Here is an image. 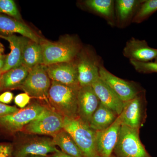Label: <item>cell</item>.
<instances>
[{
  "label": "cell",
  "instance_id": "cell-15",
  "mask_svg": "<svg viewBox=\"0 0 157 157\" xmlns=\"http://www.w3.org/2000/svg\"><path fill=\"white\" fill-rule=\"evenodd\" d=\"M124 56L129 60L140 62H151L157 56V49L149 46L144 40L132 37L127 41L123 50Z\"/></svg>",
  "mask_w": 157,
  "mask_h": 157
},
{
  "label": "cell",
  "instance_id": "cell-20",
  "mask_svg": "<svg viewBox=\"0 0 157 157\" xmlns=\"http://www.w3.org/2000/svg\"><path fill=\"white\" fill-rule=\"evenodd\" d=\"M114 3L113 0H86L83 2L87 10L104 18L111 27H115Z\"/></svg>",
  "mask_w": 157,
  "mask_h": 157
},
{
  "label": "cell",
  "instance_id": "cell-4",
  "mask_svg": "<svg viewBox=\"0 0 157 157\" xmlns=\"http://www.w3.org/2000/svg\"><path fill=\"white\" fill-rule=\"evenodd\" d=\"M140 130L121 125L113 153L117 157H152L142 144Z\"/></svg>",
  "mask_w": 157,
  "mask_h": 157
},
{
  "label": "cell",
  "instance_id": "cell-1",
  "mask_svg": "<svg viewBox=\"0 0 157 157\" xmlns=\"http://www.w3.org/2000/svg\"><path fill=\"white\" fill-rule=\"evenodd\" d=\"M39 43L43 52V65L46 66L73 62L82 48L77 37L70 35L55 42L41 38Z\"/></svg>",
  "mask_w": 157,
  "mask_h": 157
},
{
  "label": "cell",
  "instance_id": "cell-19",
  "mask_svg": "<svg viewBox=\"0 0 157 157\" xmlns=\"http://www.w3.org/2000/svg\"><path fill=\"white\" fill-rule=\"evenodd\" d=\"M0 33L9 35L18 33L39 43L41 39L29 27L22 21L2 14H0Z\"/></svg>",
  "mask_w": 157,
  "mask_h": 157
},
{
  "label": "cell",
  "instance_id": "cell-28",
  "mask_svg": "<svg viewBox=\"0 0 157 157\" xmlns=\"http://www.w3.org/2000/svg\"><path fill=\"white\" fill-rule=\"evenodd\" d=\"M32 98V97L27 93H21L14 97V103L21 109H23L29 104Z\"/></svg>",
  "mask_w": 157,
  "mask_h": 157
},
{
  "label": "cell",
  "instance_id": "cell-10",
  "mask_svg": "<svg viewBox=\"0 0 157 157\" xmlns=\"http://www.w3.org/2000/svg\"><path fill=\"white\" fill-rule=\"evenodd\" d=\"M99 75L100 78L124 103L144 90L135 82L127 81L113 75L105 68L103 63L100 67Z\"/></svg>",
  "mask_w": 157,
  "mask_h": 157
},
{
  "label": "cell",
  "instance_id": "cell-6",
  "mask_svg": "<svg viewBox=\"0 0 157 157\" xmlns=\"http://www.w3.org/2000/svg\"><path fill=\"white\" fill-rule=\"evenodd\" d=\"M46 66L39 65L32 68L21 88L32 98L45 101L49 105L48 97L51 84Z\"/></svg>",
  "mask_w": 157,
  "mask_h": 157
},
{
  "label": "cell",
  "instance_id": "cell-31",
  "mask_svg": "<svg viewBox=\"0 0 157 157\" xmlns=\"http://www.w3.org/2000/svg\"><path fill=\"white\" fill-rule=\"evenodd\" d=\"M14 95L10 91H6L0 95V103L9 104L12 102Z\"/></svg>",
  "mask_w": 157,
  "mask_h": 157
},
{
  "label": "cell",
  "instance_id": "cell-13",
  "mask_svg": "<svg viewBox=\"0 0 157 157\" xmlns=\"http://www.w3.org/2000/svg\"><path fill=\"white\" fill-rule=\"evenodd\" d=\"M77 99L78 117L89 125L93 114L100 105V100L91 86L79 88Z\"/></svg>",
  "mask_w": 157,
  "mask_h": 157
},
{
  "label": "cell",
  "instance_id": "cell-16",
  "mask_svg": "<svg viewBox=\"0 0 157 157\" xmlns=\"http://www.w3.org/2000/svg\"><path fill=\"white\" fill-rule=\"evenodd\" d=\"M0 38L9 42L11 49L10 53L7 55L6 64L2 71L3 73L22 65L24 49L29 39L22 36L14 35L4 36L0 34Z\"/></svg>",
  "mask_w": 157,
  "mask_h": 157
},
{
  "label": "cell",
  "instance_id": "cell-27",
  "mask_svg": "<svg viewBox=\"0 0 157 157\" xmlns=\"http://www.w3.org/2000/svg\"><path fill=\"white\" fill-rule=\"evenodd\" d=\"M130 63L136 71L139 73H157V63L155 62H140L130 60Z\"/></svg>",
  "mask_w": 157,
  "mask_h": 157
},
{
  "label": "cell",
  "instance_id": "cell-7",
  "mask_svg": "<svg viewBox=\"0 0 157 157\" xmlns=\"http://www.w3.org/2000/svg\"><path fill=\"white\" fill-rule=\"evenodd\" d=\"M46 108L39 103H32L17 112L0 117V126L10 132H19L39 117Z\"/></svg>",
  "mask_w": 157,
  "mask_h": 157
},
{
  "label": "cell",
  "instance_id": "cell-33",
  "mask_svg": "<svg viewBox=\"0 0 157 157\" xmlns=\"http://www.w3.org/2000/svg\"><path fill=\"white\" fill-rule=\"evenodd\" d=\"M6 57L7 56L4 55L0 56V72L1 73H2V70L6 64Z\"/></svg>",
  "mask_w": 157,
  "mask_h": 157
},
{
  "label": "cell",
  "instance_id": "cell-18",
  "mask_svg": "<svg viewBox=\"0 0 157 157\" xmlns=\"http://www.w3.org/2000/svg\"><path fill=\"white\" fill-rule=\"evenodd\" d=\"M91 86L101 104L111 109L118 116L120 115L123 109L124 103L100 77L94 82Z\"/></svg>",
  "mask_w": 157,
  "mask_h": 157
},
{
  "label": "cell",
  "instance_id": "cell-37",
  "mask_svg": "<svg viewBox=\"0 0 157 157\" xmlns=\"http://www.w3.org/2000/svg\"><path fill=\"white\" fill-rule=\"evenodd\" d=\"M155 62H156L157 63V56H156V57L155 58Z\"/></svg>",
  "mask_w": 157,
  "mask_h": 157
},
{
  "label": "cell",
  "instance_id": "cell-5",
  "mask_svg": "<svg viewBox=\"0 0 157 157\" xmlns=\"http://www.w3.org/2000/svg\"><path fill=\"white\" fill-rule=\"evenodd\" d=\"M74 61L77 67L80 87L91 86L100 77V68L103 63L101 57L94 49L82 48Z\"/></svg>",
  "mask_w": 157,
  "mask_h": 157
},
{
  "label": "cell",
  "instance_id": "cell-34",
  "mask_svg": "<svg viewBox=\"0 0 157 157\" xmlns=\"http://www.w3.org/2000/svg\"><path fill=\"white\" fill-rule=\"evenodd\" d=\"M3 52H4V47L3 45L0 43V56L3 55Z\"/></svg>",
  "mask_w": 157,
  "mask_h": 157
},
{
  "label": "cell",
  "instance_id": "cell-30",
  "mask_svg": "<svg viewBox=\"0 0 157 157\" xmlns=\"http://www.w3.org/2000/svg\"><path fill=\"white\" fill-rule=\"evenodd\" d=\"M12 153V148L10 145L0 144V157H11Z\"/></svg>",
  "mask_w": 157,
  "mask_h": 157
},
{
  "label": "cell",
  "instance_id": "cell-8",
  "mask_svg": "<svg viewBox=\"0 0 157 157\" xmlns=\"http://www.w3.org/2000/svg\"><path fill=\"white\" fill-rule=\"evenodd\" d=\"M64 117L51 108H46L39 117L23 128L25 133L52 137L63 128Z\"/></svg>",
  "mask_w": 157,
  "mask_h": 157
},
{
  "label": "cell",
  "instance_id": "cell-25",
  "mask_svg": "<svg viewBox=\"0 0 157 157\" xmlns=\"http://www.w3.org/2000/svg\"><path fill=\"white\" fill-rule=\"evenodd\" d=\"M157 11V0H144L140 5L132 23L139 24Z\"/></svg>",
  "mask_w": 157,
  "mask_h": 157
},
{
  "label": "cell",
  "instance_id": "cell-17",
  "mask_svg": "<svg viewBox=\"0 0 157 157\" xmlns=\"http://www.w3.org/2000/svg\"><path fill=\"white\" fill-rule=\"evenodd\" d=\"M144 2V0H116L115 27L124 29L130 25Z\"/></svg>",
  "mask_w": 157,
  "mask_h": 157
},
{
  "label": "cell",
  "instance_id": "cell-2",
  "mask_svg": "<svg viewBox=\"0 0 157 157\" xmlns=\"http://www.w3.org/2000/svg\"><path fill=\"white\" fill-rule=\"evenodd\" d=\"M78 90L52 81L48 97L51 108L64 118H78Z\"/></svg>",
  "mask_w": 157,
  "mask_h": 157
},
{
  "label": "cell",
  "instance_id": "cell-9",
  "mask_svg": "<svg viewBox=\"0 0 157 157\" xmlns=\"http://www.w3.org/2000/svg\"><path fill=\"white\" fill-rule=\"evenodd\" d=\"M147 101L145 90L124 103L120 114L122 125L140 130L146 120Z\"/></svg>",
  "mask_w": 157,
  "mask_h": 157
},
{
  "label": "cell",
  "instance_id": "cell-26",
  "mask_svg": "<svg viewBox=\"0 0 157 157\" xmlns=\"http://www.w3.org/2000/svg\"><path fill=\"white\" fill-rule=\"evenodd\" d=\"M0 13L7 14L14 19L22 21L21 14L13 0H0Z\"/></svg>",
  "mask_w": 157,
  "mask_h": 157
},
{
  "label": "cell",
  "instance_id": "cell-14",
  "mask_svg": "<svg viewBox=\"0 0 157 157\" xmlns=\"http://www.w3.org/2000/svg\"><path fill=\"white\" fill-rule=\"evenodd\" d=\"M59 150L52 139L37 138L26 141L20 145L14 152V157H27L31 155L47 156Z\"/></svg>",
  "mask_w": 157,
  "mask_h": 157
},
{
  "label": "cell",
  "instance_id": "cell-36",
  "mask_svg": "<svg viewBox=\"0 0 157 157\" xmlns=\"http://www.w3.org/2000/svg\"><path fill=\"white\" fill-rule=\"evenodd\" d=\"M2 73L0 72V85H1V79H2ZM0 89H1V86H0Z\"/></svg>",
  "mask_w": 157,
  "mask_h": 157
},
{
  "label": "cell",
  "instance_id": "cell-3",
  "mask_svg": "<svg viewBox=\"0 0 157 157\" xmlns=\"http://www.w3.org/2000/svg\"><path fill=\"white\" fill-rule=\"evenodd\" d=\"M63 129L71 135L84 157H100L96 144V132L79 118H64Z\"/></svg>",
  "mask_w": 157,
  "mask_h": 157
},
{
  "label": "cell",
  "instance_id": "cell-12",
  "mask_svg": "<svg viewBox=\"0 0 157 157\" xmlns=\"http://www.w3.org/2000/svg\"><path fill=\"white\" fill-rule=\"evenodd\" d=\"M122 125L120 115L109 128L96 132L97 149L100 157H110L117 143Z\"/></svg>",
  "mask_w": 157,
  "mask_h": 157
},
{
  "label": "cell",
  "instance_id": "cell-29",
  "mask_svg": "<svg viewBox=\"0 0 157 157\" xmlns=\"http://www.w3.org/2000/svg\"><path fill=\"white\" fill-rule=\"evenodd\" d=\"M19 110L17 107L0 103V117L11 114Z\"/></svg>",
  "mask_w": 157,
  "mask_h": 157
},
{
  "label": "cell",
  "instance_id": "cell-21",
  "mask_svg": "<svg viewBox=\"0 0 157 157\" xmlns=\"http://www.w3.org/2000/svg\"><path fill=\"white\" fill-rule=\"evenodd\" d=\"M118 116L115 112L100 102L98 109L92 116L89 126L96 132L103 131L110 126Z\"/></svg>",
  "mask_w": 157,
  "mask_h": 157
},
{
  "label": "cell",
  "instance_id": "cell-35",
  "mask_svg": "<svg viewBox=\"0 0 157 157\" xmlns=\"http://www.w3.org/2000/svg\"><path fill=\"white\" fill-rule=\"evenodd\" d=\"M27 157H48V156L44 155H31Z\"/></svg>",
  "mask_w": 157,
  "mask_h": 157
},
{
  "label": "cell",
  "instance_id": "cell-22",
  "mask_svg": "<svg viewBox=\"0 0 157 157\" xmlns=\"http://www.w3.org/2000/svg\"><path fill=\"white\" fill-rule=\"evenodd\" d=\"M30 70L25 66L21 65L3 73L1 79V89L21 87Z\"/></svg>",
  "mask_w": 157,
  "mask_h": 157
},
{
  "label": "cell",
  "instance_id": "cell-32",
  "mask_svg": "<svg viewBox=\"0 0 157 157\" xmlns=\"http://www.w3.org/2000/svg\"><path fill=\"white\" fill-rule=\"evenodd\" d=\"M51 157H73L59 150L56 152L54 153Z\"/></svg>",
  "mask_w": 157,
  "mask_h": 157
},
{
  "label": "cell",
  "instance_id": "cell-24",
  "mask_svg": "<svg viewBox=\"0 0 157 157\" xmlns=\"http://www.w3.org/2000/svg\"><path fill=\"white\" fill-rule=\"evenodd\" d=\"M22 65L29 70L43 65V52L40 43L29 40L24 49Z\"/></svg>",
  "mask_w": 157,
  "mask_h": 157
},
{
  "label": "cell",
  "instance_id": "cell-23",
  "mask_svg": "<svg viewBox=\"0 0 157 157\" xmlns=\"http://www.w3.org/2000/svg\"><path fill=\"white\" fill-rule=\"evenodd\" d=\"M52 137L56 146H59L65 153L73 157H84L71 135L63 129Z\"/></svg>",
  "mask_w": 157,
  "mask_h": 157
},
{
  "label": "cell",
  "instance_id": "cell-11",
  "mask_svg": "<svg viewBox=\"0 0 157 157\" xmlns=\"http://www.w3.org/2000/svg\"><path fill=\"white\" fill-rule=\"evenodd\" d=\"M74 60L46 66V71L51 80L79 89L80 86L78 82V71Z\"/></svg>",
  "mask_w": 157,
  "mask_h": 157
},
{
  "label": "cell",
  "instance_id": "cell-38",
  "mask_svg": "<svg viewBox=\"0 0 157 157\" xmlns=\"http://www.w3.org/2000/svg\"><path fill=\"white\" fill-rule=\"evenodd\" d=\"M116 157L115 156H114V155H112L111 156V157Z\"/></svg>",
  "mask_w": 157,
  "mask_h": 157
}]
</instances>
